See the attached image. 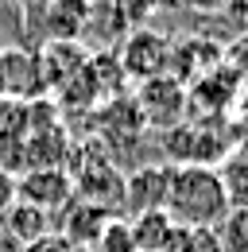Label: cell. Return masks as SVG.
Returning <instances> with one entry per match:
<instances>
[{
	"mask_svg": "<svg viewBox=\"0 0 248 252\" xmlns=\"http://www.w3.org/2000/svg\"><path fill=\"white\" fill-rule=\"evenodd\" d=\"M167 218L179 229H217L229 218V194L217 167H171Z\"/></svg>",
	"mask_w": 248,
	"mask_h": 252,
	"instance_id": "6da1fadb",
	"label": "cell"
},
{
	"mask_svg": "<svg viewBox=\"0 0 248 252\" xmlns=\"http://www.w3.org/2000/svg\"><path fill=\"white\" fill-rule=\"evenodd\" d=\"M171 47H175V39L163 32H155V28H136V32H128L121 47V70L128 82H152V78H163L167 70H171Z\"/></svg>",
	"mask_w": 248,
	"mask_h": 252,
	"instance_id": "7a4b0ae2",
	"label": "cell"
},
{
	"mask_svg": "<svg viewBox=\"0 0 248 252\" xmlns=\"http://www.w3.org/2000/svg\"><path fill=\"white\" fill-rule=\"evenodd\" d=\"M241 78L221 63L210 74H202L198 82L186 86V113H194L198 121H225V113L241 101Z\"/></svg>",
	"mask_w": 248,
	"mask_h": 252,
	"instance_id": "3957f363",
	"label": "cell"
},
{
	"mask_svg": "<svg viewBox=\"0 0 248 252\" xmlns=\"http://www.w3.org/2000/svg\"><path fill=\"white\" fill-rule=\"evenodd\" d=\"M132 101H136L144 125H152V128L171 132L175 125H183V121H186V86H183V82H175L171 74L152 78V82H140V90H136Z\"/></svg>",
	"mask_w": 248,
	"mask_h": 252,
	"instance_id": "277c9868",
	"label": "cell"
},
{
	"mask_svg": "<svg viewBox=\"0 0 248 252\" xmlns=\"http://www.w3.org/2000/svg\"><path fill=\"white\" fill-rule=\"evenodd\" d=\"M16 194H20L24 206H35L51 218V214H62L74 202V179H70L66 167L28 171V175H16Z\"/></svg>",
	"mask_w": 248,
	"mask_h": 252,
	"instance_id": "5b68a950",
	"label": "cell"
},
{
	"mask_svg": "<svg viewBox=\"0 0 248 252\" xmlns=\"http://www.w3.org/2000/svg\"><path fill=\"white\" fill-rule=\"evenodd\" d=\"M167 187H171V163H148V167H140L124 179L121 210L128 218L163 210L167 206Z\"/></svg>",
	"mask_w": 248,
	"mask_h": 252,
	"instance_id": "8992f818",
	"label": "cell"
},
{
	"mask_svg": "<svg viewBox=\"0 0 248 252\" xmlns=\"http://www.w3.org/2000/svg\"><path fill=\"white\" fill-rule=\"evenodd\" d=\"M0 59H4V97L8 101H39L47 94V82H43V70H39V55L24 51V47H0Z\"/></svg>",
	"mask_w": 248,
	"mask_h": 252,
	"instance_id": "52a82bcc",
	"label": "cell"
},
{
	"mask_svg": "<svg viewBox=\"0 0 248 252\" xmlns=\"http://www.w3.org/2000/svg\"><path fill=\"white\" fill-rule=\"evenodd\" d=\"M35 55H39V70H43L47 90H59L62 82H70L74 74H82L86 63H90V55H86L82 43H59V39H47L43 51H35Z\"/></svg>",
	"mask_w": 248,
	"mask_h": 252,
	"instance_id": "ba28073f",
	"label": "cell"
},
{
	"mask_svg": "<svg viewBox=\"0 0 248 252\" xmlns=\"http://www.w3.org/2000/svg\"><path fill=\"white\" fill-rule=\"evenodd\" d=\"M109 218H117V214H109V210H101V206H93V202L74 198V202L62 210V221H59L55 233H62L66 241H74V245H82V249H93V241L101 237V229L109 225Z\"/></svg>",
	"mask_w": 248,
	"mask_h": 252,
	"instance_id": "9c48e42d",
	"label": "cell"
},
{
	"mask_svg": "<svg viewBox=\"0 0 248 252\" xmlns=\"http://www.w3.org/2000/svg\"><path fill=\"white\" fill-rule=\"evenodd\" d=\"M90 20L93 0H47V12H43L47 39H59V43H78V35Z\"/></svg>",
	"mask_w": 248,
	"mask_h": 252,
	"instance_id": "30bf717a",
	"label": "cell"
},
{
	"mask_svg": "<svg viewBox=\"0 0 248 252\" xmlns=\"http://www.w3.org/2000/svg\"><path fill=\"white\" fill-rule=\"evenodd\" d=\"M128 229H132L136 252H171V241L179 233V225L167 218V210L136 214V218H128Z\"/></svg>",
	"mask_w": 248,
	"mask_h": 252,
	"instance_id": "8fae6325",
	"label": "cell"
},
{
	"mask_svg": "<svg viewBox=\"0 0 248 252\" xmlns=\"http://www.w3.org/2000/svg\"><path fill=\"white\" fill-rule=\"evenodd\" d=\"M0 229H4V237H8V241H16L20 249H28V245H35L39 237H47V233H51V218H47L43 210H35V206L16 202V206L0 218Z\"/></svg>",
	"mask_w": 248,
	"mask_h": 252,
	"instance_id": "7c38bea8",
	"label": "cell"
},
{
	"mask_svg": "<svg viewBox=\"0 0 248 252\" xmlns=\"http://www.w3.org/2000/svg\"><path fill=\"white\" fill-rule=\"evenodd\" d=\"M221 252H248V210H229V218L217 225Z\"/></svg>",
	"mask_w": 248,
	"mask_h": 252,
	"instance_id": "4fadbf2b",
	"label": "cell"
},
{
	"mask_svg": "<svg viewBox=\"0 0 248 252\" xmlns=\"http://www.w3.org/2000/svg\"><path fill=\"white\" fill-rule=\"evenodd\" d=\"M90 252H136V245H132V229H128V218H109V225L101 229V237L93 241Z\"/></svg>",
	"mask_w": 248,
	"mask_h": 252,
	"instance_id": "5bb4252c",
	"label": "cell"
},
{
	"mask_svg": "<svg viewBox=\"0 0 248 252\" xmlns=\"http://www.w3.org/2000/svg\"><path fill=\"white\" fill-rule=\"evenodd\" d=\"M171 252H221L217 229H179L171 241Z\"/></svg>",
	"mask_w": 248,
	"mask_h": 252,
	"instance_id": "9a60e30c",
	"label": "cell"
},
{
	"mask_svg": "<svg viewBox=\"0 0 248 252\" xmlns=\"http://www.w3.org/2000/svg\"><path fill=\"white\" fill-rule=\"evenodd\" d=\"M24 252H90V249H82V245H74V241H66L62 233H47V237H39L35 245H28Z\"/></svg>",
	"mask_w": 248,
	"mask_h": 252,
	"instance_id": "2e32d148",
	"label": "cell"
},
{
	"mask_svg": "<svg viewBox=\"0 0 248 252\" xmlns=\"http://www.w3.org/2000/svg\"><path fill=\"white\" fill-rule=\"evenodd\" d=\"M225 66H229L241 82L248 78V35H237V43L225 51Z\"/></svg>",
	"mask_w": 248,
	"mask_h": 252,
	"instance_id": "e0dca14e",
	"label": "cell"
},
{
	"mask_svg": "<svg viewBox=\"0 0 248 252\" xmlns=\"http://www.w3.org/2000/svg\"><path fill=\"white\" fill-rule=\"evenodd\" d=\"M16 202H20V194H16V171H4V167H0V218H4Z\"/></svg>",
	"mask_w": 248,
	"mask_h": 252,
	"instance_id": "ac0fdd59",
	"label": "cell"
},
{
	"mask_svg": "<svg viewBox=\"0 0 248 252\" xmlns=\"http://www.w3.org/2000/svg\"><path fill=\"white\" fill-rule=\"evenodd\" d=\"M229 4H233V0H183V8L198 12V16H221Z\"/></svg>",
	"mask_w": 248,
	"mask_h": 252,
	"instance_id": "d6986e66",
	"label": "cell"
},
{
	"mask_svg": "<svg viewBox=\"0 0 248 252\" xmlns=\"http://www.w3.org/2000/svg\"><path fill=\"white\" fill-rule=\"evenodd\" d=\"M152 8H171V4H183V0H148Z\"/></svg>",
	"mask_w": 248,
	"mask_h": 252,
	"instance_id": "ffe728a7",
	"label": "cell"
},
{
	"mask_svg": "<svg viewBox=\"0 0 248 252\" xmlns=\"http://www.w3.org/2000/svg\"><path fill=\"white\" fill-rule=\"evenodd\" d=\"M0 97H4V59H0Z\"/></svg>",
	"mask_w": 248,
	"mask_h": 252,
	"instance_id": "44dd1931",
	"label": "cell"
},
{
	"mask_svg": "<svg viewBox=\"0 0 248 252\" xmlns=\"http://www.w3.org/2000/svg\"><path fill=\"white\" fill-rule=\"evenodd\" d=\"M16 4H28V0H16Z\"/></svg>",
	"mask_w": 248,
	"mask_h": 252,
	"instance_id": "7402d4cb",
	"label": "cell"
}]
</instances>
